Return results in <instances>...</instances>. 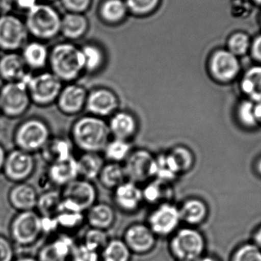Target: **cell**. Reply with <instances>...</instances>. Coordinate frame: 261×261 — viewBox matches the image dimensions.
<instances>
[{
	"mask_svg": "<svg viewBox=\"0 0 261 261\" xmlns=\"http://www.w3.org/2000/svg\"><path fill=\"white\" fill-rule=\"evenodd\" d=\"M252 55L254 59L261 63V35L253 43Z\"/></svg>",
	"mask_w": 261,
	"mask_h": 261,
	"instance_id": "obj_50",
	"label": "cell"
},
{
	"mask_svg": "<svg viewBox=\"0 0 261 261\" xmlns=\"http://www.w3.org/2000/svg\"><path fill=\"white\" fill-rule=\"evenodd\" d=\"M61 19L50 5L37 3L26 12L24 21L29 35L41 41L52 39L61 32Z\"/></svg>",
	"mask_w": 261,
	"mask_h": 261,
	"instance_id": "obj_3",
	"label": "cell"
},
{
	"mask_svg": "<svg viewBox=\"0 0 261 261\" xmlns=\"http://www.w3.org/2000/svg\"><path fill=\"white\" fill-rule=\"evenodd\" d=\"M256 243L261 248V228L257 231L255 234Z\"/></svg>",
	"mask_w": 261,
	"mask_h": 261,
	"instance_id": "obj_55",
	"label": "cell"
},
{
	"mask_svg": "<svg viewBox=\"0 0 261 261\" xmlns=\"http://www.w3.org/2000/svg\"><path fill=\"white\" fill-rule=\"evenodd\" d=\"M84 60V70L90 73L97 71L103 64V53L99 47L87 45L81 50Z\"/></svg>",
	"mask_w": 261,
	"mask_h": 261,
	"instance_id": "obj_40",
	"label": "cell"
},
{
	"mask_svg": "<svg viewBox=\"0 0 261 261\" xmlns=\"http://www.w3.org/2000/svg\"><path fill=\"white\" fill-rule=\"evenodd\" d=\"M88 24L84 15L70 13L61 19V32L70 39H76L87 32Z\"/></svg>",
	"mask_w": 261,
	"mask_h": 261,
	"instance_id": "obj_34",
	"label": "cell"
},
{
	"mask_svg": "<svg viewBox=\"0 0 261 261\" xmlns=\"http://www.w3.org/2000/svg\"><path fill=\"white\" fill-rule=\"evenodd\" d=\"M50 72L63 83H73L84 71L82 51L73 44H60L49 52Z\"/></svg>",
	"mask_w": 261,
	"mask_h": 261,
	"instance_id": "obj_2",
	"label": "cell"
},
{
	"mask_svg": "<svg viewBox=\"0 0 261 261\" xmlns=\"http://www.w3.org/2000/svg\"><path fill=\"white\" fill-rule=\"evenodd\" d=\"M28 70L18 52H7L0 57V78L6 83L26 82L31 76Z\"/></svg>",
	"mask_w": 261,
	"mask_h": 261,
	"instance_id": "obj_20",
	"label": "cell"
},
{
	"mask_svg": "<svg viewBox=\"0 0 261 261\" xmlns=\"http://www.w3.org/2000/svg\"><path fill=\"white\" fill-rule=\"evenodd\" d=\"M62 3L66 9L73 13L81 14L88 9L91 0H62Z\"/></svg>",
	"mask_w": 261,
	"mask_h": 261,
	"instance_id": "obj_47",
	"label": "cell"
},
{
	"mask_svg": "<svg viewBox=\"0 0 261 261\" xmlns=\"http://www.w3.org/2000/svg\"><path fill=\"white\" fill-rule=\"evenodd\" d=\"M47 176L50 182L57 187H66L79 178L77 160L71 156L64 161L50 164Z\"/></svg>",
	"mask_w": 261,
	"mask_h": 261,
	"instance_id": "obj_24",
	"label": "cell"
},
{
	"mask_svg": "<svg viewBox=\"0 0 261 261\" xmlns=\"http://www.w3.org/2000/svg\"><path fill=\"white\" fill-rule=\"evenodd\" d=\"M154 161L155 156L146 149L132 150L122 165L127 180L138 185L153 178Z\"/></svg>",
	"mask_w": 261,
	"mask_h": 261,
	"instance_id": "obj_12",
	"label": "cell"
},
{
	"mask_svg": "<svg viewBox=\"0 0 261 261\" xmlns=\"http://www.w3.org/2000/svg\"><path fill=\"white\" fill-rule=\"evenodd\" d=\"M111 138L108 122L87 115L75 121L71 128L72 142L84 153L102 151Z\"/></svg>",
	"mask_w": 261,
	"mask_h": 261,
	"instance_id": "obj_1",
	"label": "cell"
},
{
	"mask_svg": "<svg viewBox=\"0 0 261 261\" xmlns=\"http://www.w3.org/2000/svg\"><path fill=\"white\" fill-rule=\"evenodd\" d=\"M38 196L33 186L24 182H19L9 191V202L18 213L32 211L36 208Z\"/></svg>",
	"mask_w": 261,
	"mask_h": 261,
	"instance_id": "obj_22",
	"label": "cell"
},
{
	"mask_svg": "<svg viewBox=\"0 0 261 261\" xmlns=\"http://www.w3.org/2000/svg\"><path fill=\"white\" fill-rule=\"evenodd\" d=\"M128 10L122 0H107L102 6L101 13L106 21L118 22L125 18Z\"/></svg>",
	"mask_w": 261,
	"mask_h": 261,
	"instance_id": "obj_39",
	"label": "cell"
},
{
	"mask_svg": "<svg viewBox=\"0 0 261 261\" xmlns=\"http://www.w3.org/2000/svg\"><path fill=\"white\" fill-rule=\"evenodd\" d=\"M98 179L102 187L113 190L127 180L123 166L111 162L104 164Z\"/></svg>",
	"mask_w": 261,
	"mask_h": 261,
	"instance_id": "obj_32",
	"label": "cell"
},
{
	"mask_svg": "<svg viewBox=\"0 0 261 261\" xmlns=\"http://www.w3.org/2000/svg\"><path fill=\"white\" fill-rule=\"evenodd\" d=\"M255 170L257 174L261 176V156L257 159L255 164Z\"/></svg>",
	"mask_w": 261,
	"mask_h": 261,
	"instance_id": "obj_54",
	"label": "cell"
},
{
	"mask_svg": "<svg viewBox=\"0 0 261 261\" xmlns=\"http://www.w3.org/2000/svg\"><path fill=\"white\" fill-rule=\"evenodd\" d=\"M254 1H255L256 3H258V4H260L261 5V0H254Z\"/></svg>",
	"mask_w": 261,
	"mask_h": 261,
	"instance_id": "obj_57",
	"label": "cell"
},
{
	"mask_svg": "<svg viewBox=\"0 0 261 261\" xmlns=\"http://www.w3.org/2000/svg\"><path fill=\"white\" fill-rule=\"evenodd\" d=\"M35 170L33 154L16 148L6 155L3 172L9 181L19 184L31 177Z\"/></svg>",
	"mask_w": 261,
	"mask_h": 261,
	"instance_id": "obj_13",
	"label": "cell"
},
{
	"mask_svg": "<svg viewBox=\"0 0 261 261\" xmlns=\"http://www.w3.org/2000/svg\"><path fill=\"white\" fill-rule=\"evenodd\" d=\"M179 208L181 223L185 226L195 227L203 223L208 216V207L199 198H190L182 202Z\"/></svg>",
	"mask_w": 261,
	"mask_h": 261,
	"instance_id": "obj_25",
	"label": "cell"
},
{
	"mask_svg": "<svg viewBox=\"0 0 261 261\" xmlns=\"http://www.w3.org/2000/svg\"><path fill=\"white\" fill-rule=\"evenodd\" d=\"M70 261H100V253L86 246L82 242L76 243Z\"/></svg>",
	"mask_w": 261,
	"mask_h": 261,
	"instance_id": "obj_43",
	"label": "cell"
},
{
	"mask_svg": "<svg viewBox=\"0 0 261 261\" xmlns=\"http://www.w3.org/2000/svg\"><path fill=\"white\" fill-rule=\"evenodd\" d=\"M49 52L41 41L35 40L24 44L21 55L28 69L40 70L48 64Z\"/></svg>",
	"mask_w": 261,
	"mask_h": 261,
	"instance_id": "obj_26",
	"label": "cell"
},
{
	"mask_svg": "<svg viewBox=\"0 0 261 261\" xmlns=\"http://www.w3.org/2000/svg\"><path fill=\"white\" fill-rule=\"evenodd\" d=\"M159 3L160 0H126L125 4L135 15H144L154 10Z\"/></svg>",
	"mask_w": 261,
	"mask_h": 261,
	"instance_id": "obj_42",
	"label": "cell"
},
{
	"mask_svg": "<svg viewBox=\"0 0 261 261\" xmlns=\"http://www.w3.org/2000/svg\"><path fill=\"white\" fill-rule=\"evenodd\" d=\"M174 261H182V260H174Z\"/></svg>",
	"mask_w": 261,
	"mask_h": 261,
	"instance_id": "obj_59",
	"label": "cell"
},
{
	"mask_svg": "<svg viewBox=\"0 0 261 261\" xmlns=\"http://www.w3.org/2000/svg\"><path fill=\"white\" fill-rule=\"evenodd\" d=\"M41 151L44 159L50 164L73 156L72 143L64 138H50Z\"/></svg>",
	"mask_w": 261,
	"mask_h": 261,
	"instance_id": "obj_28",
	"label": "cell"
},
{
	"mask_svg": "<svg viewBox=\"0 0 261 261\" xmlns=\"http://www.w3.org/2000/svg\"><path fill=\"white\" fill-rule=\"evenodd\" d=\"M170 156L176 164L179 174L188 172L194 165V155L193 152L184 146H177L170 152Z\"/></svg>",
	"mask_w": 261,
	"mask_h": 261,
	"instance_id": "obj_38",
	"label": "cell"
},
{
	"mask_svg": "<svg viewBox=\"0 0 261 261\" xmlns=\"http://www.w3.org/2000/svg\"><path fill=\"white\" fill-rule=\"evenodd\" d=\"M0 51H1V50H0Z\"/></svg>",
	"mask_w": 261,
	"mask_h": 261,
	"instance_id": "obj_60",
	"label": "cell"
},
{
	"mask_svg": "<svg viewBox=\"0 0 261 261\" xmlns=\"http://www.w3.org/2000/svg\"><path fill=\"white\" fill-rule=\"evenodd\" d=\"M196 261H217L215 260L214 258L211 257H207V256L202 255V257H199V259H197Z\"/></svg>",
	"mask_w": 261,
	"mask_h": 261,
	"instance_id": "obj_56",
	"label": "cell"
},
{
	"mask_svg": "<svg viewBox=\"0 0 261 261\" xmlns=\"http://www.w3.org/2000/svg\"><path fill=\"white\" fill-rule=\"evenodd\" d=\"M85 220L89 228L108 231L116 223V210L110 204L96 202L86 212Z\"/></svg>",
	"mask_w": 261,
	"mask_h": 261,
	"instance_id": "obj_21",
	"label": "cell"
},
{
	"mask_svg": "<svg viewBox=\"0 0 261 261\" xmlns=\"http://www.w3.org/2000/svg\"><path fill=\"white\" fill-rule=\"evenodd\" d=\"M50 138L48 125L38 118L23 121L14 134V141L17 148L31 153L41 151Z\"/></svg>",
	"mask_w": 261,
	"mask_h": 261,
	"instance_id": "obj_6",
	"label": "cell"
},
{
	"mask_svg": "<svg viewBox=\"0 0 261 261\" xmlns=\"http://www.w3.org/2000/svg\"><path fill=\"white\" fill-rule=\"evenodd\" d=\"M240 70L238 57L229 50L216 51L208 64L210 76L218 84H231L239 76Z\"/></svg>",
	"mask_w": 261,
	"mask_h": 261,
	"instance_id": "obj_14",
	"label": "cell"
},
{
	"mask_svg": "<svg viewBox=\"0 0 261 261\" xmlns=\"http://www.w3.org/2000/svg\"><path fill=\"white\" fill-rule=\"evenodd\" d=\"M255 102L245 99L238 104L236 110V116L238 122L245 129H254L258 127L254 111Z\"/></svg>",
	"mask_w": 261,
	"mask_h": 261,
	"instance_id": "obj_37",
	"label": "cell"
},
{
	"mask_svg": "<svg viewBox=\"0 0 261 261\" xmlns=\"http://www.w3.org/2000/svg\"><path fill=\"white\" fill-rule=\"evenodd\" d=\"M62 200V193L56 190H47L38 196L37 213L41 217H52L58 213Z\"/></svg>",
	"mask_w": 261,
	"mask_h": 261,
	"instance_id": "obj_35",
	"label": "cell"
},
{
	"mask_svg": "<svg viewBox=\"0 0 261 261\" xmlns=\"http://www.w3.org/2000/svg\"><path fill=\"white\" fill-rule=\"evenodd\" d=\"M102 151L109 162L121 164L125 162L129 156L132 147L129 141L113 138L110 140Z\"/></svg>",
	"mask_w": 261,
	"mask_h": 261,
	"instance_id": "obj_36",
	"label": "cell"
},
{
	"mask_svg": "<svg viewBox=\"0 0 261 261\" xmlns=\"http://www.w3.org/2000/svg\"><path fill=\"white\" fill-rule=\"evenodd\" d=\"M29 35L24 20L15 14L0 16V50L18 52L27 43Z\"/></svg>",
	"mask_w": 261,
	"mask_h": 261,
	"instance_id": "obj_10",
	"label": "cell"
},
{
	"mask_svg": "<svg viewBox=\"0 0 261 261\" xmlns=\"http://www.w3.org/2000/svg\"><path fill=\"white\" fill-rule=\"evenodd\" d=\"M120 102L113 90L99 87L88 92L85 110L89 115L102 118L110 117L119 111Z\"/></svg>",
	"mask_w": 261,
	"mask_h": 261,
	"instance_id": "obj_16",
	"label": "cell"
},
{
	"mask_svg": "<svg viewBox=\"0 0 261 261\" xmlns=\"http://www.w3.org/2000/svg\"><path fill=\"white\" fill-rule=\"evenodd\" d=\"M76 243L71 234L61 231L40 248L35 257L38 261H70Z\"/></svg>",
	"mask_w": 261,
	"mask_h": 261,
	"instance_id": "obj_15",
	"label": "cell"
},
{
	"mask_svg": "<svg viewBox=\"0 0 261 261\" xmlns=\"http://www.w3.org/2000/svg\"><path fill=\"white\" fill-rule=\"evenodd\" d=\"M27 81L6 83L0 89V113L6 117L19 118L29 110L32 101Z\"/></svg>",
	"mask_w": 261,
	"mask_h": 261,
	"instance_id": "obj_8",
	"label": "cell"
},
{
	"mask_svg": "<svg viewBox=\"0 0 261 261\" xmlns=\"http://www.w3.org/2000/svg\"><path fill=\"white\" fill-rule=\"evenodd\" d=\"M240 90L246 99L254 102L261 101V65L246 70L241 79Z\"/></svg>",
	"mask_w": 261,
	"mask_h": 261,
	"instance_id": "obj_27",
	"label": "cell"
},
{
	"mask_svg": "<svg viewBox=\"0 0 261 261\" xmlns=\"http://www.w3.org/2000/svg\"><path fill=\"white\" fill-rule=\"evenodd\" d=\"M55 217L59 230H62V232L68 234L79 229L86 222L85 213L67 208H58Z\"/></svg>",
	"mask_w": 261,
	"mask_h": 261,
	"instance_id": "obj_33",
	"label": "cell"
},
{
	"mask_svg": "<svg viewBox=\"0 0 261 261\" xmlns=\"http://www.w3.org/2000/svg\"><path fill=\"white\" fill-rule=\"evenodd\" d=\"M46 1H53V0H46Z\"/></svg>",
	"mask_w": 261,
	"mask_h": 261,
	"instance_id": "obj_58",
	"label": "cell"
},
{
	"mask_svg": "<svg viewBox=\"0 0 261 261\" xmlns=\"http://www.w3.org/2000/svg\"><path fill=\"white\" fill-rule=\"evenodd\" d=\"M9 234L12 243L18 246H32L43 236L42 218L35 210L20 212L12 219Z\"/></svg>",
	"mask_w": 261,
	"mask_h": 261,
	"instance_id": "obj_5",
	"label": "cell"
},
{
	"mask_svg": "<svg viewBox=\"0 0 261 261\" xmlns=\"http://www.w3.org/2000/svg\"><path fill=\"white\" fill-rule=\"evenodd\" d=\"M132 253L120 238H110L100 251V261H132Z\"/></svg>",
	"mask_w": 261,
	"mask_h": 261,
	"instance_id": "obj_31",
	"label": "cell"
},
{
	"mask_svg": "<svg viewBox=\"0 0 261 261\" xmlns=\"http://www.w3.org/2000/svg\"><path fill=\"white\" fill-rule=\"evenodd\" d=\"M26 84L32 103L42 107L56 102L64 87L62 81L51 72L31 75Z\"/></svg>",
	"mask_w": 261,
	"mask_h": 261,
	"instance_id": "obj_7",
	"label": "cell"
},
{
	"mask_svg": "<svg viewBox=\"0 0 261 261\" xmlns=\"http://www.w3.org/2000/svg\"><path fill=\"white\" fill-rule=\"evenodd\" d=\"M14 9L12 0H0V16L12 13Z\"/></svg>",
	"mask_w": 261,
	"mask_h": 261,
	"instance_id": "obj_49",
	"label": "cell"
},
{
	"mask_svg": "<svg viewBox=\"0 0 261 261\" xmlns=\"http://www.w3.org/2000/svg\"><path fill=\"white\" fill-rule=\"evenodd\" d=\"M6 155H7V153H6V150H5L4 147L0 144V172L3 171Z\"/></svg>",
	"mask_w": 261,
	"mask_h": 261,
	"instance_id": "obj_52",
	"label": "cell"
},
{
	"mask_svg": "<svg viewBox=\"0 0 261 261\" xmlns=\"http://www.w3.org/2000/svg\"><path fill=\"white\" fill-rule=\"evenodd\" d=\"M108 125L111 137L124 141H129L138 130L136 118L129 112H116L110 116Z\"/></svg>",
	"mask_w": 261,
	"mask_h": 261,
	"instance_id": "obj_23",
	"label": "cell"
},
{
	"mask_svg": "<svg viewBox=\"0 0 261 261\" xmlns=\"http://www.w3.org/2000/svg\"><path fill=\"white\" fill-rule=\"evenodd\" d=\"M15 248L11 239L0 234V261H14Z\"/></svg>",
	"mask_w": 261,
	"mask_h": 261,
	"instance_id": "obj_46",
	"label": "cell"
},
{
	"mask_svg": "<svg viewBox=\"0 0 261 261\" xmlns=\"http://www.w3.org/2000/svg\"><path fill=\"white\" fill-rule=\"evenodd\" d=\"M233 261H261L260 248L255 245H244L236 251Z\"/></svg>",
	"mask_w": 261,
	"mask_h": 261,
	"instance_id": "obj_45",
	"label": "cell"
},
{
	"mask_svg": "<svg viewBox=\"0 0 261 261\" xmlns=\"http://www.w3.org/2000/svg\"><path fill=\"white\" fill-rule=\"evenodd\" d=\"M113 198L116 207L127 214L136 213L144 202L141 188L128 180L115 189Z\"/></svg>",
	"mask_w": 261,
	"mask_h": 261,
	"instance_id": "obj_19",
	"label": "cell"
},
{
	"mask_svg": "<svg viewBox=\"0 0 261 261\" xmlns=\"http://www.w3.org/2000/svg\"><path fill=\"white\" fill-rule=\"evenodd\" d=\"M62 197L73 202L85 213L97 199V190L92 181L77 178L64 187Z\"/></svg>",
	"mask_w": 261,
	"mask_h": 261,
	"instance_id": "obj_17",
	"label": "cell"
},
{
	"mask_svg": "<svg viewBox=\"0 0 261 261\" xmlns=\"http://www.w3.org/2000/svg\"><path fill=\"white\" fill-rule=\"evenodd\" d=\"M88 91L85 87L74 83L63 87L56 103L58 110L64 115L74 116L85 110Z\"/></svg>",
	"mask_w": 261,
	"mask_h": 261,
	"instance_id": "obj_18",
	"label": "cell"
},
{
	"mask_svg": "<svg viewBox=\"0 0 261 261\" xmlns=\"http://www.w3.org/2000/svg\"><path fill=\"white\" fill-rule=\"evenodd\" d=\"M254 111H255L256 119H257V125L261 126V101L255 102L254 106Z\"/></svg>",
	"mask_w": 261,
	"mask_h": 261,
	"instance_id": "obj_51",
	"label": "cell"
},
{
	"mask_svg": "<svg viewBox=\"0 0 261 261\" xmlns=\"http://www.w3.org/2000/svg\"><path fill=\"white\" fill-rule=\"evenodd\" d=\"M121 239L132 254L138 256L148 255L153 252L158 240L145 222H134L128 225Z\"/></svg>",
	"mask_w": 261,
	"mask_h": 261,
	"instance_id": "obj_11",
	"label": "cell"
},
{
	"mask_svg": "<svg viewBox=\"0 0 261 261\" xmlns=\"http://www.w3.org/2000/svg\"><path fill=\"white\" fill-rule=\"evenodd\" d=\"M14 261H38L36 257H32V256H21V257H17Z\"/></svg>",
	"mask_w": 261,
	"mask_h": 261,
	"instance_id": "obj_53",
	"label": "cell"
},
{
	"mask_svg": "<svg viewBox=\"0 0 261 261\" xmlns=\"http://www.w3.org/2000/svg\"><path fill=\"white\" fill-rule=\"evenodd\" d=\"M77 160L79 177L92 181L99 177V173L103 167V158L99 153L87 152L84 153Z\"/></svg>",
	"mask_w": 261,
	"mask_h": 261,
	"instance_id": "obj_29",
	"label": "cell"
},
{
	"mask_svg": "<svg viewBox=\"0 0 261 261\" xmlns=\"http://www.w3.org/2000/svg\"><path fill=\"white\" fill-rule=\"evenodd\" d=\"M249 46V38L244 33L234 34L228 41V50L236 57L246 54Z\"/></svg>",
	"mask_w": 261,
	"mask_h": 261,
	"instance_id": "obj_44",
	"label": "cell"
},
{
	"mask_svg": "<svg viewBox=\"0 0 261 261\" xmlns=\"http://www.w3.org/2000/svg\"><path fill=\"white\" fill-rule=\"evenodd\" d=\"M110 239L107 231L96 229V228H89L84 233L81 242L88 248L100 253Z\"/></svg>",
	"mask_w": 261,
	"mask_h": 261,
	"instance_id": "obj_41",
	"label": "cell"
},
{
	"mask_svg": "<svg viewBox=\"0 0 261 261\" xmlns=\"http://www.w3.org/2000/svg\"><path fill=\"white\" fill-rule=\"evenodd\" d=\"M38 0H12L14 8L26 12L38 3Z\"/></svg>",
	"mask_w": 261,
	"mask_h": 261,
	"instance_id": "obj_48",
	"label": "cell"
},
{
	"mask_svg": "<svg viewBox=\"0 0 261 261\" xmlns=\"http://www.w3.org/2000/svg\"><path fill=\"white\" fill-rule=\"evenodd\" d=\"M205 241L193 227H179L168 239L167 249L174 260L196 261L203 255Z\"/></svg>",
	"mask_w": 261,
	"mask_h": 261,
	"instance_id": "obj_4",
	"label": "cell"
},
{
	"mask_svg": "<svg viewBox=\"0 0 261 261\" xmlns=\"http://www.w3.org/2000/svg\"><path fill=\"white\" fill-rule=\"evenodd\" d=\"M169 184L158 179L148 182L144 189H141L144 202L155 206L163 202H170L168 199L171 197L173 192Z\"/></svg>",
	"mask_w": 261,
	"mask_h": 261,
	"instance_id": "obj_30",
	"label": "cell"
},
{
	"mask_svg": "<svg viewBox=\"0 0 261 261\" xmlns=\"http://www.w3.org/2000/svg\"><path fill=\"white\" fill-rule=\"evenodd\" d=\"M145 223L158 239H168L180 227L178 205L170 202L155 205L149 213Z\"/></svg>",
	"mask_w": 261,
	"mask_h": 261,
	"instance_id": "obj_9",
	"label": "cell"
}]
</instances>
